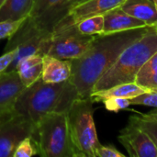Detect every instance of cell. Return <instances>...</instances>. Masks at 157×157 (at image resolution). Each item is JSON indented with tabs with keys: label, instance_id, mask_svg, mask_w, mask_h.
Returning <instances> with one entry per match:
<instances>
[{
	"label": "cell",
	"instance_id": "obj_13",
	"mask_svg": "<svg viewBox=\"0 0 157 157\" xmlns=\"http://www.w3.org/2000/svg\"><path fill=\"white\" fill-rule=\"evenodd\" d=\"M121 7L129 15L144 21L147 26L157 25L155 0H125Z\"/></svg>",
	"mask_w": 157,
	"mask_h": 157
},
{
	"label": "cell",
	"instance_id": "obj_24",
	"mask_svg": "<svg viewBox=\"0 0 157 157\" xmlns=\"http://www.w3.org/2000/svg\"><path fill=\"white\" fill-rule=\"evenodd\" d=\"M62 1L63 0H34V5L29 17H38Z\"/></svg>",
	"mask_w": 157,
	"mask_h": 157
},
{
	"label": "cell",
	"instance_id": "obj_20",
	"mask_svg": "<svg viewBox=\"0 0 157 157\" xmlns=\"http://www.w3.org/2000/svg\"><path fill=\"white\" fill-rule=\"evenodd\" d=\"M38 155L37 146L31 137L22 140L16 148L13 157H30Z\"/></svg>",
	"mask_w": 157,
	"mask_h": 157
},
{
	"label": "cell",
	"instance_id": "obj_7",
	"mask_svg": "<svg viewBox=\"0 0 157 157\" xmlns=\"http://www.w3.org/2000/svg\"><path fill=\"white\" fill-rule=\"evenodd\" d=\"M34 129L35 123L14 107L0 109V157H13L18 144L31 137Z\"/></svg>",
	"mask_w": 157,
	"mask_h": 157
},
{
	"label": "cell",
	"instance_id": "obj_15",
	"mask_svg": "<svg viewBox=\"0 0 157 157\" xmlns=\"http://www.w3.org/2000/svg\"><path fill=\"white\" fill-rule=\"evenodd\" d=\"M150 91L152 90L142 87L139 85H137L135 82H132V83L117 85L108 89L92 92L90 98L94 102H99V101L102 102L103 100L110 98H122L131 99L143 93L150 92Z\"/></svg>",
	"mask_w": 157,
	"mask_h": 157
},
{
	"label": "cell",
	"instance_id": "obj_29",
	"mask_svg": "<svg viewBox=\"0 0 157 157\" xmlns=\"http://www.w3.org/2000/svg\"><path fill=\"white\" fill-rule=\"evenodd\" d=\"M155 6H156V10H157V0H155Z\"/></svg>",
	"mask_w": 157,
	"mask_h": 157
},
{
	"label": "cell",
	"instance_id": "obj_1",
	"mask_svg": "<svg viewBox=\"0 0 157 157\" xmlns=\"http://www.w3.org/2000/svg\"><path fill=\"white\" fill-rule=\"evenodd\" d=\"M151 26L96 35L89 49L71 61L69 81L79 98H90L96 83L112 66L123 50L140 39Z\"/></svg>",
	"mask_w": 157,
	"mask_h": 157
},
{
	"label": "cell",
	"instance_id": "obj_4",
	"mask_svg": "<svg viewBox=\"0 0 157 157\" xmlns=\"http://www.w3.org/2000/svg\"><path fill=\"white\" fill-rule=\"evenodd\" d=\"M38 155L44 157H76L71 140L67 113L52 112L36 124L31 136Z\"/></svg>",
	"mask_w": 157,
	"mask_h": 157
},
{
	"label": "cell",
	"instance_id": "obj_16",
	"mask_svg": "<svg viewBox=\"0 0 157 157\" xmlns=\"http://www.w3.org/2000/svg\"><path fill=\"white\" fill-rule=\"evenodd\" d=\"M34 0H6L0 7V21H16L27 18L33 7Z\"/></svg>",
	"mask_w": 157,
	"mask_h": 157
},
{
	"label": "cell",
	"instance_id": "obj_17",
	"mask_svg": "<svg viewBox=\"0 0 157 157\" xmlns=\"http://www.w3.org/2000/svg\"><path fill=\"white\" fill-rule=\"evenodd\" d=\"M134 82L142 87L157 91V52L139 70Z\"/></svg>",
	"mask_w": 157,
	"mask_h": 157
},
{
	"label": "cell",
	"instance_id": "obj_25",
	"mask_svg": "<svg viewBox=\"0 0 157 157\" xmlns=\"http://www.w3.org/2000/svg\"><path fill=\"white\" fill-rule=\"evenodd\" d=\"M126 155L121 153L118 149L111 145H99L96 152V157H125Z\"/></svg>",
	"mask_w": 157,
	"mask_h": 157
},
{
	"label": "cell",
	"instance_id": "obj_26",
	"mask_svg": "<svg viewBox=\"0 0 157 157\" xmlns=\"http://www.w3.org/2000/svg\"><path fill=\"white\" fill-rule=\"evenodd\" d=\"M15 53H16V49L8 52H5V53L0 56V75L5 73L7 67L13 62Z\"/></svg>",
	"mask_w": 157,
	"mask_h": 157
},
{
	"label": "cell",
	"instance_id": "obj_6",
	"mask_svg": "<svg viewBox=\"0 0 157 157\" xmlns=\"http://www.w3.org/2000/svg\"><path fill=\"white\" fill-rule=\"evenodd\" d=\"M95 36L79 32L76 24L70 22L66 17L52 33L46 54L63 60L76 59L89 49Z\"/></svg>",
	"mask_w": 157,
	"mask_h": 157
},
{
	"label": "cell",
	"instance_id": "obj_3",
	"mask_svg": "<svg viewBox=\"0 0 157 157\" xmlns=\"http://www.w3.org/2000/svg\"><path fill=\"white\" fill-rule=\"evenodd\" d=\"M157 52V25L151 26L137 40L126 47L112 66L96 83L93 92L134 82L139 70Z\"/></svg>",
	"mask_w": 157,
	"mask_h": 157
},
{
	"label": "cell",
	"instance_id": "obj_28",
	"mask_svg": "<svg viewBox=\"0 0 157 157\" xmlns=\"http://www.w3.org/2000/svg\"><path fill=\"white\" fill-rule=\"evenodd\" d=\"M6 0H0V7H1V6L4 4V2H5Z\"/></svg>",
	"mask_w": 157,
	"mask_h": 157
},
{
	"label": "cell",
	"instance_id": "obj_19",
	"mask_svg": "<svg viewBox=\"0 0 157 157\" xmlns=\"http://www.w3.org/2000/svg\"><path fill=\"white\" fill-rule=\"evenodd\" d=\"M79 32L85 35H100L104 31V16L96 15L86 17L76 23Z\"/></svg>",
	"mask_w": 157,
	"mask_h": 157
},
{
	"label": "cell",
	"instance_id": "obj_23",
	"mask_svg": "<svg viewBox=\"0 0 157 157\" xmlns=\"http://www.w3.org/2000/svg\"><path fill=\"white\" fill-rule=\"evenodd\" d=\"M24 21V19L11 21H0V40L4 39H9L20 27L21 23Z\"/></svg>",
	"mask_w": 157,
	"mask_h": 157
},
{
	"label": "cell",
	"instance_id": "obj_2",
	"mask_svg": "<svg viewBox=\"0 0 157 157\" xmlns=\"http://www.w3.org/2000/svg\"><path fill=\"white\" fill-rule=\"evenodd\" d=\"M77 98H79L77 91L69 80L45 83L40 78L24 89L13 107L16 111L36 124L49 113H67L71 104Z\"/></svg>",
	"mask_w": 157,
	"mask_h": 157
},
{
	"label": "cell",
	"instance_id": "obj_11",
	"mask_svg": "<svg viewBox=\"0 0 157 157\" xmlns=\"http://www.w3.org/2000/svg\"><path fill=\"white\" fill-rule=\"evenodd\" d=\"M26 86L21 82L17 71L0 75V109L13 107L17 98Z\"/></svg>",
	"mask_w": 157,
	"mask_h": 157
},
{
	"label": "cell",
	"instance_id": "obj_22",
	"mask_svg": "<svg viewBox=\"0 0 157 157\" xmlns=\"http://www.w3.org/2000/svg\"><path fill=\"white\" fill-rule=\"evenodd\" d=\"M104 103L105 108L113 112H118L121 109L129 108L131 104L130 98H110L102 101Z\"/></svg>",
	"mask_w": 157,
	"mask_h": 157
},
{
	"label": "cell",
	"instance_id": "obj_18",
	"mask_svg": "<svg viewBox=\"0 0 157 157\" xmlns=\"http://www.w3.org/2000/svg\"><path fill=\"white\" fill-rule=\"evenodd\" d=\"M129 121L145 132L153 140L157 148V109L148 113L132 115L129 118Z\"/></svg>",
	"mask_w": 157,
	"mask_h": 157
},
{
	"label": "cell",
	"instance_id": "obj_14",
	"mask_svg": "<svg viewBox=\"0 0 157 157\" xmlns=\"http://www.w3.org/2000/svg\"><path fill=\"white\" fill-rule=\"evenodd\" d=\"M41 54L34 53L21 59L17 65V72L23 85L28 87L41 77L43 59Z\"/></svg>",
	"mask_w": 157,
	"mask_h": 157
},
{
	"label": "cell",
	"instance_id": "obj_21",
	"mask_svg": "<svg viewBox=\"0 0 157 157\" xmlns=\"http://www.w3.org/2000/svg\"><path fill=\"white\" fill-rule=\"evenodd\" d=\"M131 104L136 106H146L157 109V91L143 93L135 98H131Z\"/></svg>",
	"mask_w": 157,
	"mask_h": 157
},
{
	"label": "cell",
	"instance_id": "obj_27",
	"mask_svg": "<svg viewBox=\"0 0 157 157\" xmlns=\"http://www.w3.org/2000/svg\"><path fill=\"white\" fill-rule=\"evenodd\" d=\"M86 1H87V0H65V2L71 6V8H73L75 6L80 5V4H82V3H84Z\"/></svg>",
	"mask_w": 157,
	"mask_h": 157
},
{
	"label": "cell",
	"instance_id": "obj_10",
	"mask_svg": "<svg viewBox=\"0 0 157 157\" xmlns=\"http://www.w3.org/2000/svg\"><path fill=\"white\" fill-rule=\"evenodd\" d=\"M104 31L103 34L114 33L132 29L147 27V25L126 13L121 6L115 7L104 15Z\"/></svg>",
	"mask_w": 157,
	"mask_h": 157
},
{
	"label": "cell",
	"instance_id": "obj_8",
	"mask_svg": "<svg viewBox=\"0 0 157 157\" xmlns=\"http://www.w3.org/2000/svg\"><path fill=\"white\" fill-rule=\"evenodd\" d=\"M118 140L130 156L157 157L156 146L150 136L130 121L121 131Z\"/></svg>",
	"mask_w": 157,
	"mask_h": 157
},
{
	"label": "cell",
	"instance_id": "obj_5",
	"mask_svg": "<svg viewBox=\"0 0 157 157\" xmlns=\"http://www.w3.org/2000/svg\"><path fill=\"white\" fill-rule=\"evenodd\" d=\"M93 103L91 98H77L67 111L70 136L76 157H96L100 145L94 121Z\"/></svg>",
	"mask_w": 157,
	"mask_h": 157
},
{
	"label": "cell",
	"instance_id": "obj_12",
	"mask_svg": "<svg viewBox=\"0 0 157 157\" xmlns=\"http://www.w3.org/2000/svg\"><path fill=\"white\" fill-rule=\"evenodd\" d=\"M41 79L45 83H61L69 80L71 76V61L58 59L44 54Z\"/></svg>",
	"mask_w": 157,
	"mask_h": 157
},
{
	"label": "cell",
	"instance_id": "obj_9",
	"mask_svg": "<svg viewBox=\"0 0 157 157\" xmlns=\"http://www.w3.org/2000/svg\"><path fill=\"white\" fill-rule=\"evenodd\" d=\"M125 0H87L71 9L67 19L76 24L80 20L96 15H104L108 11L121 6Z\"/></svg>",
	"mask_w": 157,
	"mask_h": 157
}]
</instances>
